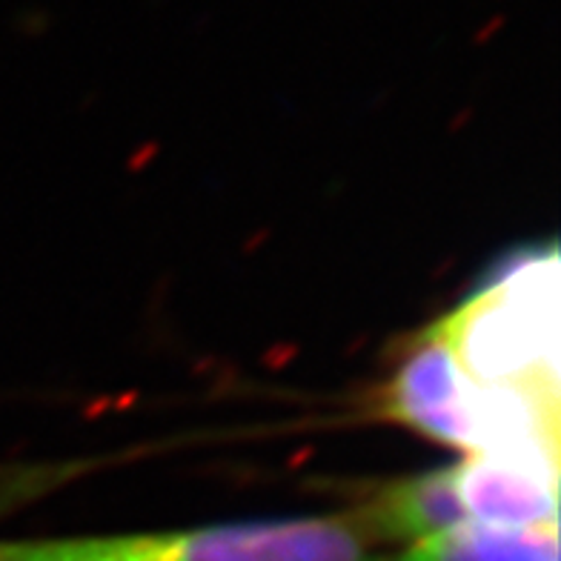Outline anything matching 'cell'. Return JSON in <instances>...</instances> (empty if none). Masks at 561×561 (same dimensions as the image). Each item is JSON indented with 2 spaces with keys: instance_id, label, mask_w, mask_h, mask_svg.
I'll return each instance as SVG.
<instances>
[{
  "instance_id": "cell-6",
  "label": "cell",
  "mask_w": 561,
  "mask_h": 561,
  "mask_svg": "<svg viewBox=\"0 0 561 561\" xmlns=\"http://www.w3.org/2000/svg\"><path fill=\"white\" fill-rule=\"evenodd\" d=\"M378 561H559V527L513 530L467 522Z\"/></svg>"
},
{
  "instance_id": "cell-3",
  "label": "cell",
  "mask_w": 561,
  "mask_h": 561,
  "mask_svg": "<svg viewBox=\"0 0 561 561\" xmlns=\"http://www.w3.org/2000/svg\"><path fill=\"white\" fill-rule=\"evenodd\" d=\"M381 413L467 453L499 450L507 430L502 390L465 376L436 327L396 369Z\"/></svg>"
},
{
  "instance_id": "cell-4",
  "label": "cell",
  "mask_w": 561,
  "mask_h": 561,
  "mask_svg": "<svg viewBox=\"0 0 561 561\" xmlns=\"http://www.w3.org/2000/svg\"><path fill=\"white\" fill-rule=\"evenodd\" d=\"M453 470L461 507L476 525L559 527V447L525 444L473 453Z\"/></svg>"
},
{
  "instance_id": "cell-5",
  "label": "cell",
  "mask_w": 561,
  "mask_h": 561,
  "mask_svg": "<svg viewBox=\"0 0 561 561\" xmlns=\"http://www.w3.org/2000/svg\"><path fill=\"white\" fill-rule=\"evenodd\" d=\"M367 541H419L436 533L467 525L465 507L456 493V470L442 467L413 479L392 481L378 490L358 513L347 518Z\"/></svg>"
},
{
  "instance_id": "cell-2",
  "label": "cell",
  "mask_w": 561,
  "mask_h": 561,
  "mask_svg": "<svg viewBox=\"0 0 561 561\" xmlns=\"http://www.w3.org/2000/svg\"><path fill=\"white\" fill-rule=\"evenodd\" d=\"M0 561H373L347 518H287L201 530L0 541Z\"/></svg>"
},
{
  "instance_id": "cell-1",
  "label": "cell",
  "mask_w": 561,
  "mask_h": 561,
  "mask_svg": "<svg viewBox=\"0 0 561 561\" xmlns=\"http://www.w3.org/2000/svg\"><path fill=\"white\" fill-rule=\"evenodd\" d=\"M556 293V250L518 255L436 330L479 385L559 387Z\"/></svg>"
}]
</instances>
